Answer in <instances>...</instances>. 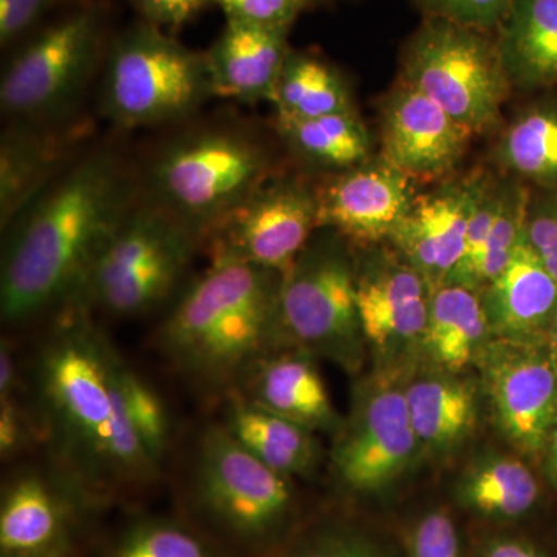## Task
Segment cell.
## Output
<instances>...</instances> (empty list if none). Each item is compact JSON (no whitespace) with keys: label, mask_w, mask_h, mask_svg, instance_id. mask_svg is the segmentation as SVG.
I'll return each instance as SVG.
<instances>
[{"label":"cell","mask_w":557,"mask_h":557,"mask_svg":"<svg viewBox=\"0 0 557 557\" xmlns=\"http://www.w3.org/2000/svg\"><path fill=\"white\" fill-rule=\"evenodd\" d=\"M139 199L138 175L116 150L81 153L2 231V321L21 324L78 298Z\"/></svg>","instance_id":"cell-1"},{"label":"cell","mask_w":557,"mask_h":557,"mask_svg":"<svg viewBox=\"0 0 557 557\" xmlns=\"http://www.w3.org/2000/svg\"><path fill=\"white\" fill-rule=\"evenodd\" d=\"M282 273L236 260H211L160 330L172 364L209 387L239 383L252 362L281 347Z\"/></svg>","instance_id":"cell-2"},{"label":"cell","mask_w":557,"mask_h":557,"mask_svg":"<svg viewBox=\"0 0 557 557\" xmlns=\"http://www.w3.org/2000/svg\"><path fill=\"white\" fill-rule=\"evenodd\" d=\"M38 362L40 399L54 445L84 500L112 486L109 445L120 357L91 322L89 307L64 306Z\"/></svg>","instance_id":"cell-3"},{"label":"cell","mask_w":557,"mask_h":557,"mask_svg":"<svg viewBox=\"0 0 557 557\" xmlns=\"http://www.w3.org/2000/svg\"><path fill=\"white\" fill-rule=\"evenodd\" d=\"M193 120L157 146L138 180L143 199L170 212L203 242L281 171L269 141L244 119Z\"/></svg>","instance_id":"cell-4"},{"label":"cell","mask_w":557,"mask_h":557,"mask_svg":"<svg viewBox=\"0 0 557 557\" xmlns=\"http://www.w3.org/2000/svg\"><path fill=\"white\" fill-rule=\"evenodd\" d=\"M214 97L205 51L138 22L110 44L101 79V112L123 129L193 120Z\"/></svg>","instance_id":"cell-5"},{"label":"cell","mask_w":557,"mask_h":557,"mask_svg":"<svg viewBox=\"0 0 557 557\" xmlns=\"http://www.w3.org/2000/svg\"><path fill=\"white\" fill-rule=\"evenodd\" d=\"M281 347L299 348L354 372L366 338L359 321L355 255L335 231L318 230L282 274L277 298Z\"/></svg>","instance_id":"cell-6"},{"label":"cell","mask_w":557,"mask_h":557,"mask_svg":"<svg viewBox=\"0 0 557 557\" xmlns=\"http://www.w3.org/2000/svg\"><path fill=\"white\" fill-rule=\"evenodd\" d=\"M199 236L170 212L139 199L115 231L73 302L115 317H138L177 287Z\"/></svg>","instance_id":"cell-7"},{"label":"cell","mask_w":557,"mask_h":557,"mask_svg":"<svg viewBox=\"0 0 557 557\" xmlns=\"http://www.w3.org/2000/svg\"><path fill=\"white\" fill-rule=\"evenodd\" d=\"M194 500L212 528L248 552L281 541L295 511L289 479L252 456L222 423L200 440Z\"/></svg>","instance_id":"cell-8"},{"label":"cell","mask_w":557,"mask_h":557,"mask_svg":"<svg viewBox=\"0 0 557 557\" xmlns=\"http://www.w3.org/2000/svg\"><path fill=\"white\" fill-rule=\"evenodd\" d=\"M401 81L475 135L497 123L511 89L497 39L443 17H426L409 40Z\"/></svg>","instance_id":"cell-9"},{"label":"cell","mask_w":557,"mask_h":557,"mask_svg":"<svg viewBox=\"0 0 557 557\" xmlns=\"http://www.w3.org/2000/svg\"><path fill=\"white\" fill-rule=\"evenodd\" d=\"M104 54V22L81 10L53 22L11 58L0 81V108L10 121L49 123L75 115Z\"/></svg>","instance_id":"cell-10"},{"label":"cell","mask_w":557,"mask_h":557,"mask_svg":"<svg viewBox=\"0 0 557 557\" xmlns=\"http://www.w3.org/2000/svg\"><path fill=\"white\" fill-rule=\"evenodd\" d=\"M319 230L317 186L277 172L201 242L211 260H236L284 274Z\"/></svg>","instance_id":"cell-11"},{"label":"cell","mask_w":557,"mask_h":557,"mask_svg":"<svg viewBox=\"0 0 557 557\" xmlns=\"http://www.w3.org/2000/svg\"><path fill=\"white\" fill-rule=\"evenodd\" d=\"M420 449L405 384L384 379L359 392L350 418L336 432L332 461L344 486L375 494L397 482Z\"/></svg>","instance_id":"cell-12"},{"label":"cell","mask_w":557,"mask_h":557,"mask_svg":"<svg viewBox=\"0 0 557 557\" xmlns=\"http://www.w3.org/2000/svg\"><path fill=\"white\" fill-rule=\"evenodd\" d=\"M475 364L500 434L523 456H544L557 420V373L547 346L491 338Z\"/></svg>","instance_id":"cell-13"},{"label":"cell","mask_w":557,"mask_h":557,"mask_svg":"<svg viewBox=\"0 0 557 557\" xmlns=\"http://www.w3.org/2000/svg\"><path fill=\"white\" fill-rule=\"evenodd\" d=\"M359 321L366 343L384 355L420 347L431 288L397 251L362 252L355 258Z\"/></svg>","instance_id":"cell-14"},{"label":"cell","mask_w":557,"mask_h":557,"mask_svg":"<svg viewBox=\"0 0 557 557\" xmlns=\"http://www.w3.org/2000/svg\"><path fill=\"white\" fill-rule=\"evenodd\" d=\"M474 135L401 81L384 106L381 159L413 183L435 182L457 166Z\"/></svg>","instance_id":"cell-15"},{"label":"cell","mask_w":557,"mask_h":557,"mask_svg":"<svg viewBox=\"0 0 557 557\" xmlns=\"http://www.w3.org/2000/svg\"><path fill=\"white\" fill-rule=\"evenodd\" d=\"M413 185L383 159L330 175L317 186L319 230L362 248L388 239L416 199Z\"/></svg>","instance_id":"cell-16"},{"label":"cell","mask_w":557,"mask_h":557,"mask_svg":"<svg viewBox=\"0 0 557 557\" xmlns=\"http://www.w3.org/2000/svg\"><path fill=\"white\" fill-rule=\"evenodd\" d=\"M91 123L81 116L28 123L10 121L0 139L2 231L81 156Z\"/></svg>","instance_id":"cell-17"},{"label":"cell","mask_w":557,"mask_h":557,"mask_svg":"<svg viewBox=\"0 0 557 557\" xmlns=\"http://www.w3.org/2000/svg\"><path fill=\"white\" fill-rule=\"evenodd\" d=\"M482 180L471 177L416 196L388 237L395 251L423 276L431 292L442 287L460 262Z\"/></svg>","instance_id":"cell-18"},{"label":"cell","mask_w":557,"mask_h":557,"mask_svg":"<svg viewBox=\"0 0 557 557\" xmlns=\"http://www.w3.org/2000/svg\"><path fill=\"white\" fill-rule=\"evenodd\" d=\"M491 338L547 346L557 318V282L523 231L505 270L479 292Z\"/></svg>","instance_id":"cell-19"},{"label":"cell","mask_w":557,"mask_h":557,"mask_svg":"<svg viewBox=\"0 0 557 557\" xmlns=\"http://www.w3.org/2000/svg\"><path fill=\"white\" fill-rule=\"evenodd\" d=\"M242 397L313 432L343 426L313 355L299 348H277L252 362L239 383Z\"/></svg>","instance_id":"cell-20"},{"label":"cell","mask_w":557,"mask_h":557,"mask_svg":"<svg viewBox=\"0 0 557 557\" xmlns=\"http://www.w3.org/2000/svg\"><path fill=\"white\" fill-rule=\"evenodd\" d=\"M289 30L226 20L218 39L205 51L214 97L240 104L273 102L278 76L292 51Z\"/></svg>","instance_id":"cell-21"},{"label":"cell","mask_w":557,"mask_h":557,"mask_svg":"<svg viewBox=\"0 0 557 557\" xmlns=\"http://www.w3.org/2000/svg\"><path fill=\"white\" fill-rule=\"evenodd\" d=\"M76 498L35 472L17 475L0 505V556L64 557Z\"/></svg>","instance_id":"cell-22"},{"label":"cell","mask_w":557,"mask_h":557,"mask_svg":"<svg viewBox=\"0 0 557 557\" xmlns=\"http://www.w3.org/2000/svg\"><path fill=\"white\" fill-rule=\"evenodd\" d=\"M410 423L421 449L443 454L457 448L474 431L478 391L458 373L432 369L405 386Z\"/></svg>","instance_id":"cell-23"},{"label":"cell","mask_w":557,"mask_h":557,"mask_svg":"<svg viewBox=\"0 0 557 557\" xmlns=\"http://www.w3.org/2000/svg\"><path fill=\"white\" fill-rule=\"evenodd\" d=\"M491 339L480 295L461 285L445 284L431 293L420 350L432 369L458 373L475 364Z\"/></svg>","instance_id":"cell-24"},{"label":"cell","mask_w":557,"mask_h":557,"mask_svg":"<svg viewBox=\"0 0 557 557\" xmlns=\"http://www.w3.org/2000/svg\"><path fill=\"white\" fill-rule=\"evenodd\" d=\"M223 426L267 467L285 478H307L321 460V449L309 428L252 405L233 394Z\"/></svg>","instance_id":"cell-25"},{"label":"cell","mask_w":557,"mask_h":557,"mask_svg":"<svg viewBox=\"0 0 557 557\" xmlns=\"http://www.w3.org/2000/svg\"><path fill=\"white\" fill-rule=\"evenodd\" d=\"M497 46L511 86L557 84V0H512Z\"/></svg>","instance_id":"cell-26"},{"label":"cell","mask_w":557,"mask_h":557,"mask_svg":"<svg viewBox=\"0 0 557 557\" xmlns=\"http://www.w3.org/2000/svg\"><path fill=\"white\" fill-rule=\"evenodd\" d=\"M276 134L293 156L317 170H351L369 160L370 137L357 112L310 120H277Z\"/></svg>","instance_id":"cell-27"},{"label":"cell","mask_w":557,"mask_h":557,"mask_svg":"<svg viewBox=\"0 0 557 557\" xmlns=\"http://www.w3.org/2000/svg\"><path fill=\"white\" fill-rule=\"evenodd\" d=\"M458 504L486 519L515 520L536 505L537 480L522 460L490 456L475 461L456 487Z\"/></svg>","instance_id":"cell-28"},{"label":"cell","mask_w":557,"mask_h":557,"mask_svg":"<svg viewBox=\"0 0 557 557\" xmlns=\"http://www.w3.org/2000/svg\"><path fill=\"white\" fill-rule=\"evenodd\" d=\"M273 104L277 120H310L355 110L339 70L314 54L293 50L278 76Z\"/></svg>","instance_id":"cell-29"},{"label":"cell","mask_w":557,"mask_h":557,"mask_svg":"<svg viewBox=\"0 0 557 557\" xmlns=\"http://www.w3.org/2000/svg\"><path fill=\"white\" fill-rule=\"evenodd\" d=\"M530 194L518 185H500V197L493 225L474 265L461 287L482 292L505 270L527 228Z\"/></svg>","instance_id":"cell-30"},{"label":"cell","mask_w":557,"mask_h":557,"mask_svg":"<svg viewBox=\"0 0 557 557\" xmlns=\"http://www.w3.org/2000/svg\"><path fill=\"white\" fill-rule=\"evenodd\" d=\"M500 150L509 170L542 185H557V113H527L509 127Z\"/></svg>","instance_id":"cell-31"},{"label":"cell","mask_w":557,"mask_h":557,"mask_svg":"<svg viewBox=\"0 0 557 557\" xmlns=\"http://www.w3.org/2000/svg\"><path fill=\"white\" fill-rule=\"evenodd\" d=\"M108 557H222L218 548L194 531L171 519H141L127 527Z\"/></svg>","instance_id":"cell-32"},{"label":"cell","mask_w":557,"mask_h":557,"mask_svg":"<svg viewBox=\"0 0 557 557\" xmlns=\"http://www.w3.org/2000/svg\"><path fill=\"white\" fill-rule=\"evenodd\" d=\"M121 387L139 440L159 467L170 446L171 421L166 406L160 395L124 362L121 366Z\"/></svg>","instance_id":"cell-33"},{"label":"cell","mask_w":557,"mask_h":557,"mask_svg":"<svg viewBox=\"0 0 557 557\" xmlns=\"http://www.w3.org/2000/svg\"><path fill=\"white\" fill-rule=\"evenodd\" d=\"M322 0H212L226 20L262 27L292 28L300 14L317 9Z\"/></svg>","instance_id":"cell-34"},{"label":"cell","mask_w":557,"mask_h":557,"mask_svg":"<svg viewBox=\"0 0 557 557\" xmlns=\"http://www.w3.org/2000/svg\"><path fill=\"white\" fill-rule=\"evenodd\" d=\"M285 557H384L372 542L355 531L325 527L299 539Z\"/></svg>","instance_id":"cell-35"},{"label":"cell","mask_w":557,"mask_h":557,"mask_svg":"<svg viewBox=\"0 0 557 557\" xmlns=\"http://www.w3.org/2000/svg\"><path fill=\"white\" fill-rule=\"evenodd\" d=\"M428 17H443L491 32L504 22L512 0H417Z\"/></svg>","instance_id":"cell-36"},{"label":"cell","mask_w":557,"mask_h":557,"mask_svg":"<svg viewBox=\"0 0 557 557\" xmlns=\"http://www.w3.org/2000/svg\"><path fill=\"white\" fill-rule=\"evenodd\" d=\"M409 557H463L456 522L445 509L420 518L409 539Z\"/></svg>","instance_id":"cell-37"},{"label":"cell","mask_w":557,"mask_h":557,"mask_svg":"<svg viewBox=\"0 0 557 557\" xmlns=\"http://www.w3.org/2000/svg\"><path fill=\"white\" fill-rule=\"evenodd\" d=\"M525 231L528 240L557 282V199L530 207Z\"/></svg>","instance_id":"cell-38"},{"label":"cell","mask_w":557,"mask_h":557,"mask_svg":"<svg viewBox=\"0 0 557 557\" xmlns=\"http://www.w3.org/2000/svg\"><path fill=\"white\" fill-rule=\"evenodd\" d=\"M143 21L163 30H180L193 21L212 0H131Z\"/></svg>","instance_id":"cell-39"},{"label":"cell","mask_w":557,"mask_h":557,"mask_svg":"<svg viewBox=\"0 0 557 557\" xmlns=\"http://www.w3.org/2000/svg\"><path fill=\"white\" fill-rule=\"evenodd\" d=\"M62 0H0V42H16Z\"/></svg>","instance_id":"cell-40"},{"label":"cell","mask_w":557,"mask_h":557,"mask_svg":"<svg viewBox=\"0 0 557 557\" xmlns=\"http://www.w3.org/2000/svg\"><path fill=\"white\" fill-rule=\"evenodd\" d=\"M27 437V423L14 399L0 401V454L3 460L16 454Z\"/></svg>","instance_id":"cell-41"},{"label":"cell","mask_w":557,"mask_h":557,"mask_svg":"<svg viewBox=\"0 0 557 557\" xmlns=\"http://www.w3.org/2000/svg\"><path fill=\"white\" fill-rule=\"evenodd\" d=\"M480 557H545V555L522 539L497 537L487 542Z\"/></svg>","instance_id":"cell-42"},{"label":"cell","mask_w":557,"mask_h":557,"mask_svg":"<svg viewBox=\"0 0 557 557\" xmlns=\"http://www.w3.org/2000/svg\"><path fill=\"white\" fill-rule=\"evenodd\" d=\"M17 388V366L16 355L10 341H2L0 348V401L14 399V392Z\"/></svg>","instance_id":"cell-43"},{"label":"cell","mask_w":557,"mask_h":557,"mask_svg":"<svg viewBox=\"0 0 557 557\" xmlns=\"http://www.w3.org/2000/svg\"><path fill=\"white\" fill-rule=\"evenodd\" d=\"M542 458H544L545 471H547L549 480L557 485V420L552 432H549L547 446H545Z\"/></svg>","instance_id":"cell-44"},{"label":"cell","mask_w":557,"mask_h":557,"mask_svg":"<svg viewBox=\"0 0 557 557\" xmlns=\"http://www.w3.org/2000/svg\"><path fill=\"white\" fill-rule=\"evenodd\" d=\"M547 350L548 357L549 359H552L553 368H555L557 373V318L555 324H553L552 332H549L547 341Z\"/></svg>","instance_id":"cell-45"}]
</instances>
